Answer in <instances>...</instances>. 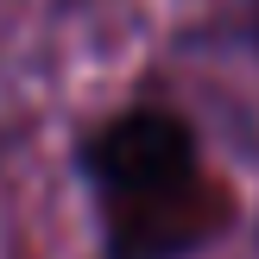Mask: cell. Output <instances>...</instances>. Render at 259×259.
I'll return each instance as SVG.
<instances>
[{
    "label": "cell",
    "mask_w": 259,
    "mask_h": 259,
    "mask_svg": "<svg viewBox=\"0 0 259 259\" xmlns=\"http://www.w3.org/2000/svg\"><path fill=\"white\" fill-rule=\"evenodd\" d=\"M82 177L95 190L108 259H184L228 222V196L202 171L184 114L126 108L82 139Z\"/></svg>",
    "instance_id": "obj_1"
}]
</instances>
